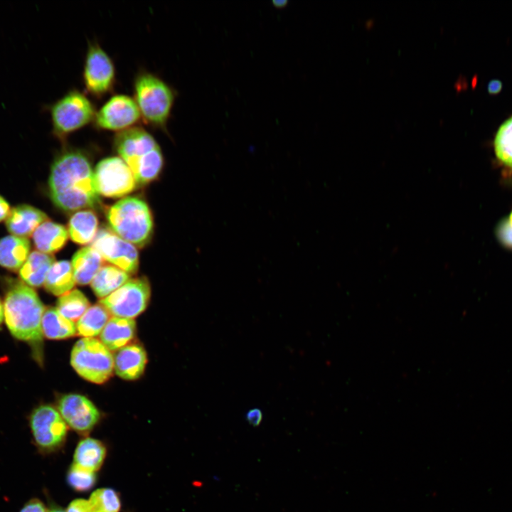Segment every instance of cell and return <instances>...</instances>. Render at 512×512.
<instances>
[{
    "mask_svg": "<svg viewBox=\"0 0 512 512\" xmlns=\"http://www.w3.org/2000/svg\"><path fill=\"white\" fill-rule=\"evenodd\" d=\"M48 186L52 201L63 210L95 208L100 202L90 159L80 150H65L55 157Z\"/></svg>",
    "mask_w": 512,
    "mask_h": 512,
    "instance_id": "obj_1",
    "label": "cell"
},
{
    "mask_svg": "<svg viewBox=\"0 0 512 512\" xmlns=\"http://www.w3.org/2000/svg\"><path fill=\"white\" fill-rule=\"evenodd\" d=\"M45 306L33 289L23 282L13 284L4 302V319L16 338L27 342L39 357L43 343L42 318Z\"/></svg>",
    "mask_w": 512,
    "mask_h": 512,
    "instance_id": "obj_2",
    "label": "cell"
},
{
    "mask_svg": "<svg viewBox=\"0 0 512 512\" xmlns=\"http://www.w3.org/2000/svg\"><path fill=\"white\" fill-rule=\"evenodd\" d=\"M114 147L131 169L137 183H147L159 174L163 154L156 139L144 128L135 126L117 132Z\"/></svg>",
    "mask_w": 512,
    "mask_h": 512,
    "instance_id": "obj_3",
    "label": "cell"
},
{
    "mask_svg": "<svg viewBox=\"0 0 512 512\" xmlns=\"http://www.w3.org/2000/svg\"><path fill=\"white\" fill-rule=\"evenodd\" d=\"M133 88L134 99L143 121L166 132L176 91L160 77L145 70L136 75Z\"/></svg>",
    "mask_w": 512,
    "mask_h": 512,
    "instance_id": "obj_4",
    "label": "cell"
},
{
    "mask_svg": "<svg viewBox=\"0 0 512 512\" xmlns=\"http://www.w3.org/2000/svg\"><path fill=\"white\" fill-rule=\"evenodd\" d=\"M109 225L114 233L139 247L145 245L153 231L151 213L146 203L137 197H126L109 208Z\"/></svg>",
    "mask_w": 512,
    "mask_h": 512,
    "instance_id": "obj_5",
    "label": "cell"
},
{
    "mask_svg": "<svg viewBox=\"0 0 512 512\" xmlns=\"http://www.w3.org/2000/svg\"><path fill=\"white\" fill-rule=\"evenodd\" d=\"M46 109L50 117L52 134L61 141L93 122L96 114L92 101L77 89L70 90Z\"/></svg>",
    "mask_w": 512,
    "mask_h": 512,
    "instance_id": "obj_6",
    "label": "cell"
},
{
    "mask_svg": "<svg viewBox=\"0 0 512 512\" xmlns=\"http://www.w3.org/2000/svg\"><path fill=\"white\" fill-rule=\"evenodd\" d=\"M70 363L82 378L97 384L106 382L114 370L111 351L95 338H82L75 343Z\"/></svg>",
    "mask_w": 512,
    "mask_h": 512,
    "instance_id": "obj_7",
    "label": "cell"
},
{
    "mask_svg": "<svg viewBox=\"0 0 512 512\" xmlns=\"http://www.w3.org/2000/svg\"><path fill=\"white\" fill-rule=\"evenodd\" d=\"M82 80L86 91L100 99L111 92L116 81L114 63L97 42L88 45L85 55Z\"/></svg>",
    "mask_w": 512,
    "mask_h": 512,
    "instance_id": "obj_8",
    "label": "cell"
},
{
    "mask_svg": "<svg viewBox=\"0 0 512 512\" xmlns=\"http://www.w3.org/2000/svg\"><path fill=\"white\" fill-rule=\"evenodd\" d=\"M150 294V285L146 279H131L116 291L101 299L100 304L112 316L134 319L145 310Z\"/></svg>",
    "mask_w": 512,
    "mask_h": 512,
    "instance_id": "obj_9",
    "label": "cell"
},
{
    "mask_svg": "<svg viewBox=\"0 0 512 512\" xmlns=\"http://www.w3.org/2000/svg\"><path fill=\"white\" fill-rule=\"evenodd\" d=\"M94 178L100 194L119 198L131 193L137 181L129 166L119 156L101 160L96 166Z\"/></svg>",
    "mask_w": 512,
    "mask_h": 512,
    "instance_id": "obj_10",
    "label": "cell"
},
{
    "mask_svg": "<svg viewBox=\"0 0 512 512\" xmlns=\"http://www.w3.org/2000/svg\"><path fill=\"white\" fill-rule=\"evenodd\" d=\"M141 118L134 99L127 95L117 94L96 111L93 124L97 129L117 133L135 127Z\"/></svg>",
    "mask_w": 512,
    "mask_h": 512,
    "instance_id": "obj_11",
    "label": "cell"
},
{
    "mask_svg": "<svg viewBox=\"0 0 512 512\" xmlns=\"http://www.w3.org/2000/svg\"><path fill=\"white\" fill-rule=\"evenodd\" d=\"M91 246L101 255L104 260L128 274H134L137 271L139 254L135 246L111 230L100 229L91 242Z\"/></svg>",
    "mask_w": 512,
    "mask_h": 512,
    "instance_id": "obj_12",
    "label": "cell"
},
{
    "mask_svg": "<svg viewBox=\"0 0 512 512\" xmlns=\"http://www.w3.org/2000/svg\"><path fill=\"white\" fill-rule=\"evenodd\" d=\"M30 427L36 443L44 449L59 447L65 439L68 430L60 412L49 405H40L33 411Z\"/></svg>",
    "mask_w": 512,
    "mask_h": 512,
    "instance_id": "obj_13",
    "label": "cell"
},
{
    "mask_svg": "<svg viewBox=\"0 0 512 512\" xmlns=\"http://www.w3.org/2000/svg\"><path fill=\"white\" fill-rule=\"evenodd\" d=\"M58 407L66 424L78 432L90 431L100 419L97 408L82 395H65L60 398Z\"/></svg>",
    "mask_w": 512,
    "mask_h": 512,
    "instance_id": "obj_14",
    "label": "cell"
},
{
    "mask_svg": "<svg viewBox=\"0 0 512 512\" xmlns=\"http://www.w3.org/2000/svg\"><path fill=\"white\" fill-rule=\"evenodd\" d=\"M48 217L42 210L30 205L22 204L11 209L6 218L7 230L13 235L27 238L33 235L35 230Z\"/></svg>",
    "mask_w": 512,
    "mask_h": 512,
    "instance_id": "obj_15",
    "label": "cell"
},
{
    "mask_svg": "<svg viewBox=\"0 0 512 512\" xmlns=\"http://www.w3.org/2000/svg\"><path fill=\"white\" fill-rule=\"evenodd\" d=\"M146 363L144 348L138 343H129L117 351L114 358V369L121 378L134 380L143 374Z\"/></svg>",
    "mask_w": 512,
    "mask_h": 512,
    "instance_id": "obj_16",
    "label": "cell"
},
{
    "mask_svg": "<svg viewBox=\"0 0 512 512\" xmlns=\"http://www.w3.org/2000/svg\"><path fill=\"white\" fill-rule=\"evenodd\" d=\"M135 332L136 322L133 319L112 316L100 334V338L110 351H118L129 343Z\"/></svg>",
    "mask_w": 512,
    "mask_h": 512,
    "instance_id": "obj_17",
    "label": "cell"
},
{
    "mask_svg": "<svg viewBox=\"0 0 512 512\" xmlns=\"http://www.w3.org/2000/svg\"><path fill=\"white\" fill-rule=\"evenodd\" d=\"M27 238L13 235L0 239V266L13 272L20 270L30 255Z\"/></svg>",
    "mask_w": 512,
    "mask_h": 512,
    "instance_id": "obj_18",
    "label": "cell"
},
{
    "mask_svg": "<svg viewBox=\"0 0 512 512\" xmlns=\"http://www.w3.org/2000/svg\"><path fill=\"white\" fill-rule=\"evenodd\" d=\"M32 236L37 250L50 255L65 245L69 234L63 225L47 220L38 227Z\"/></svg>",
    "mask_w": 512,
    "mask_h": 512,
    "instance_id": "obj_19",
    "label": "cell"
},
{
    "mask_svg": "<svg viewBox=\"0 0 512 512\" xmlns=\"http://www.w3.org/2000/svg\"><path fill=\"white\" fill-rule=\"evenodd\" d=\"M104 259L92 246L80 249L73 255L71 265L76 283L86 285L103 266Z\"/></svg>",
    "mask_w": 512,
    "mask_h": 512,
    "instance_id": "obj_20",
    "label": "cell"
},
{
    "mask_svg": "<svg viewBox=\"0 0 512 512\" xmlns=\"http://www.w3.org/2000/svg\"><path fill=\"white\" fill-rule=\"evenodd\" d=\"M54 262L55 259L51 255L33 251L18 270L19 277L23 283L31 287H41Z\"/></svg>",
    "mask_w": 512,
    "mask_h": 512,
    "instance_id": "obj_21",
    "label": "cell"
},
{
    "mask_svg": "<svg viewBox=\"0 0 512 512\" xmlns=\"http://www.w3.org/2000/svg\"><path fill=\"white\" fill-rule=\"evenodd\" d=\"M98 220L91 210H80L72 215L68 223L70 239L80 245L92 242L97 233Z\"/></svg>",
    "mask_w": 512,
    "mask_h": 512,
    "instance_id": "obj_22",
    "label": "cell"
},
{
    "mask_svg": "<svg viewBox=\"0 0 512 512\" xmlns=\"http://www.w3.org/2000/svg\"><path fill=\"white\" fill-rule=\"evenodd\" d=\"M106 454L103 444L93 438L81 440L74 453V463L79 467L95 472L102 466Z\"/></svg>",
    "mask_w": 512,
    "mask_h": 512,
    "instance_id": "obj_23",
    "label": "cell"
},
{
    "mask_svg": "<svg viewBox=\"0 0 512 512\" xmlns=\"http://www.w3.org/2000/svg\"><path fill=\"white\" fill-rule=\"evenodd\" d=\"M129 279V274L125 271L114 265H103L91 282V287L98 297L103 299Z\"/></svg>",
    "mask_w": 512,
    "mask_h": 512,
    "instance_id": "obj_24",
    "label": "cell"
},
{
    "mask_svg": "<svg viewBox=\"0 0 512 512\" xmlns=\"http://www.w3.org/2000/svg\"><path fill=\"white\" fill-rule=\"evenodd\" d=\"M75 283L71 262L60 260L55 262L50 267L44 286L52 294L60 297L71 291Z\"/></svg>",
    "mask_w": 512,
    "mask_h": 512,
    "instance_id": "obj_25",
    "label": "cell"
},
{
    "mask_svg": "<svg viewBox=\"0 0 512 512\" xmlns=\"http://www.w3.org/2000/svg\"><path fill=\"white\" fill-rule=\"evenodd\" d=\"M41 326L43 334L49 339H64L77 333L76 324L63 316L56 308L45 309Z\"/></svg>",
    "mask_w": 512,
    "mask_h": 512,
    "instance_id": "obj_26",
    "label": "cell"
},
{
    "mask_svg": "<svg viewBox=\"0 0 512 512\" xmlns=\"http://www.w3.org/2000/svg\"><path fill=\"white\" fill-rule=\"evenodd\" d=\"M110 315L100 304L90 306L77 321V334L84 338H93L100 335L111 318Z\"/></svg>",
    "mask_w": 512,
    "mask_h": 512,
    "instance_id": "obj_27",
    "label": "cell"
},
{
    "mask_svg": "<svg viewBox=\"0 0 512 512\" xmlns=\"http://www.w3.org/2000/svg\"><path fill=\"white\" fill-rule=\"evenodd\" d=\"M90 307V303L85 294L78 289H72L60 296L56 309L65 318L78 321Z\"/></svg>",
    "mask_w": 512,
    "mask_h": 512,
    "instance_id": "obj_28",
    "label": "cell"
},
{
    "mask_svg": "<svg viewBox=\"0 0 512 512\" xmlns=\"http://www.w3.org/2000/svg\"><path fill=\"white\" fill-rule=\"evenodd\" d=\"M494 150L497 159L512 169V116L498 128L494 139Z\"/></svg>",
    "mask_w": 512,
    "mask_h": 512,
    "instance_id": "obj_29",
    "label": "cell"
},
{
    "mask_svg": "<svg viewBox=\"0 0 512 512\" xmlns=\"http://www.w3.org/2000/svg\"><path fill=\"white\" fill-rule=\"evenodd\" d=\"M89 502L95 512H119L121 506L118 494L114 490L108 488L93 491Z\"/></svg>",
    "mask_w": 512,
    "mask_h": 512,
    "instance_id": "obj_30",
    "label": "cell"
},
{
    "mask_svg": "<svg viewBox=\"0 0 512 512\" xmlns=\"http://www.w3.org/2000/svg\"><path fill=\"white\" fill-rule=\"evenodd\" d=\"M96 481L95 472L83 469L73 464L68 474V484L75 490L82 491L91 489Z\"/></svg>",
    "mask_w": 512,
    "mask_h": 512,
    "instance_id": "obj_31",
    "label": "cell"
},
{
    "mask_svg": "<svg viewBox=\"0 0 512 512\" xmlns=\"http://www.w3.org/2000/svg\"><path fill=\"white\" fill-rule=\"evenodd\" d=\"M496 233L500 242L506 247L512 250V228L508 218H505L499 223Z\"/></svg>",
    "mask_w": 512,
    "mask_h": 512,
    "instance_id": "obj_32",
    "label": "cell"
},
{
    "mask_svg": "<svg viewBox=\"0 0 512 512\" xmlns=\"http://www.w3.org/2000/svg\"><path fill=\"white\" fill-rule=\"evenodd\" d=\"M66 512H95L89 501L78 498L68 506Z\"/></svg>",
    "mask_w": 512,
    "mask_h": 512,
    "instance_id": "obj_33",
    "label": "cell"
},
{
    "mask_svg": "<svg viewBox=\"0 0 512 512\" xmlns=\"http://www.w3.org/2000/svg\"><path fill=\"white\" fill-rule=\"evenodd\" d=\"M20 512H46V510L41 501L33 499L28 502Z\"/></svg>",
    "mask_w": 512,
    "mask_h": 512,
    "instance_id": "obj_34",
    "label": "cell"
},
{
    "mask_svg": "<svg viewBox=\"0 0 512 512\" xmlns=\"http://www.w3.org/2000/svg\"><path fill=\"white\" fill-rule=\"evenodd\" d=\"M246 419L250 425L253 426L259 425L262 419L261 410L259 409L249 410L246 415Z\"/></svg>",
    "mask_w": 512,
    "mask_h": 512,
    "instance_id": "obj_35",
    "label": "cell"
},
{
    "mask_svg": "<svg viewBox=\"0 0 512 512\" xmlns=\"http://www.w3.org/2000/svg\"><path fill=\"white\" fill-rule=\"evenodd\" d=\"M10 211L11 208L9 203L0 195V223L6 220Z\"/></svg>",
    "mask_w": 512,
    "mask_h": 512,
    "instance_id": "obj_36",
    "label": "cell"
},
{
    "mask_svg": "<svg viewBox=\"0 0 512 512\" xmlns=\"http://www.w3.org/2000/svg\"><path fill=\"white\" fill-rule=\"evenodd\" d=\"M502 83L498 80H492L489 82L487 89L489 93L496 94L501 91Z\"/></svg>",
    "mask_w": 512,
    "mask_h": 512,
    "instance_id": "obj_37",
    "label": "cell"
},
{
    "mask_svg": "<svg viewBox=\"0 0 512 512\" xmlns=\"http://www.w3.org/2000/svg\"><path fill=\"white\" fill-rule=\"evenodd\" d=\"M272 4L278 8H282L284 7L287 4V0H272Z\"/></svg>",
    "mask_w": 512,
    "mask_h": 512,
    "instance_id": "obj_38",
    "label": "cell"
},
{
    "mask_svg": "<svg viewBox=\"0 0 512 512\" xmlns=\"http://www.w3.org/2000/svg\"><path fill=\"white\" fill-rule=\"evenodd\" d=\"M4 319V304L0 299V325Z\"/></svg>",
    "mask_w": 512,
    "mask_h": 512,
    "instance_id": "obj_39",
    "label": "cell"
},
{
    "mask_svg": "<svg viewBox=\"0 0 512 512\" xmlns=\"http://www.w3.org/2000/svg\"><path fill=\"white\" fill-rule=\"evenodd\" d=\"M49 512H66L60 508H54L49 511Z\"/></svg>",
    "mask_w": 512,
    "mask_h": 512,
    "instance_id": "obj_40",
    "label": "cell"
},
{
    "mask_svg": "<svg viewBox=\"0 0 512 512\" xmlns=\"http://www.w3.org/2000/svg\"><path fill=\"white\" fill-rule=\"evenodd\" d=\"M373 24V19H368L366 21V26L367 27H370Z\"/></svg>",
    "mask_w": 512,
    "mask_h": 512,
    "instance_id": "obj_41",
    "label": "cell"
},
{
    "mask_svg": "<svg viewBox=\"0 0 512 512\" xmlns=\"http://www.w3.org/2000/svg\"><path fill=\"white\" fill-rule=\"evenodd\" d=\"M508 220L511 228H512V211L508 218Z\"/></svg>",
    "mask_w": 512,
    "mask_h": 512,
    "instance_id": "obj_42",
    "label": "cell"
}]
</instances>
